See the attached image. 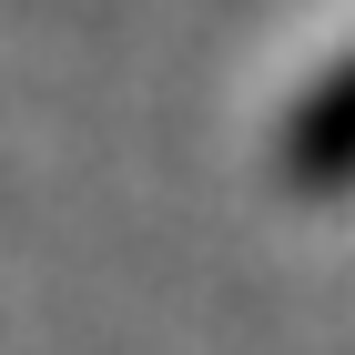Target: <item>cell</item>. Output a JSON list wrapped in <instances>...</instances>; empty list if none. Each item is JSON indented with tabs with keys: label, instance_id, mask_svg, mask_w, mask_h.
I'll return each instance as SVG.
<instances>
[{
	"label": "cell",
	"instance_id": "obj_1",
	"mask_svg": "<svg viewBox=\"0 0 355 355\" xmlns=\"http://www.w3.org/2000/svg\"><path fill=\"white\" fill-rule=\"evenodd\" d=\"M284 173H295L304 193H345L355 183V51L295 102V122H284Z\"/></svg>",
	"mask_w": 355,
	"mask_h": 355
}]
</instances>
